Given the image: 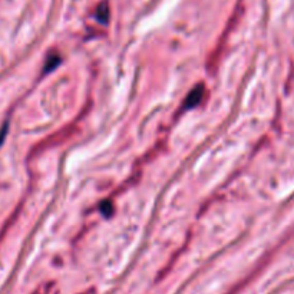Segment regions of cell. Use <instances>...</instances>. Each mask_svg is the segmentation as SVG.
<instances>
[{"instance_id": "1", "label": "cell", "mask_w": 294, "mask_h": 294, "mask_svg": "<svg viewBox=\"0 0 294 294\" xmlns=\"http://www.w3.org/2000/svg\"><path fill=\"white\" fill-rule=\"evenodd\" d=\"M203 96H204V88L203 86H198V88H195V89L188 95L187 102H185V108H192V106L198 105L200 101L203 99Z\"/></svg>"}, {"instance_id": "2", "label": "cell", "mask_w": 294, "mask_h": 294, "mask_svg": "<svg viewBox=\"0 0 294 294\" xmlns=\"http://www.w3.org/2000/svg\"><path fill=\"white\" fill-rule=\"evenodd\" d=\"M108 6H106L105 3L104 5H101L98 9V12H96V16H98V19L101 22H106L108 21Z\"/></svg>"}]
</instances>
